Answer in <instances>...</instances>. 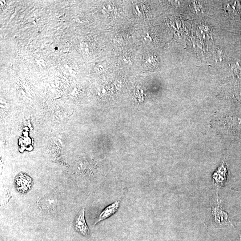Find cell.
I'll use <instances>...</instances> for the list:
<instances>
[{"instance_id":"cell-1","label":"cell","mask_w":241,"mask_h":241,"mask_svg":"<svg viewBox=\"0 0 241 241\" xmlns=\"http://www.w3.org/2000/svg\"><path fill=\"white\" fill-rule=\"evenodd\" d=\"M74 227L78 233L84 236H88L89 230L85 218V207H83L78 212L74 220Z\"/></svg>"},{"instance_id":"cell-2","label":"cell","mask_w":241,"mask_h":241,"mask_svg":"<svg viewBox=\"0 0 241 241\" xmlns=\"http://www.w3.org/2000/svg\"><path fill=\"white\" fill-rule=\"evenodd\" d=\"M120 201V199H118V200L114 203L106 207L100 213L98 219L94 223V226L100 223V222L108 219L116 213L119 208Z\"/></svg>"},{"instance_id":"cell-3","label":"cell","mask_w":241,"mask_h":241,"mask_svg":"<svg viewBox=\"0 0 241 241\" xmlns=\"http://www.w3.org/2000/svg\"><path fill=\"white\" fill-rule=\"evenodd\" d=\"M217 205L212 206V211L214 217L215 222L219 224L226 223L228 222V215L222 210V207L217 200Z\"/></svg>"},{"instance_id":"cell-4","label":"cell","mask_w":241,"mask_h":241,"mask_svg":"<svg viewBox=\"0 0 241 241\" xmlns=\"http://www.w3.org/2000/svg\"><path fill=\"white\" fill-rule=\"evenodd\" d=\"M227 173V169L223 164L213 175V184L217 186L218 189L224 185L226 182Z\"/></svg>"},{"instance_id":"cell-5","label":"cell","mask_w":241,"mask_h":241,"mask_svg":"<svg viewBox=\"0 0 241 241\" xmlns=\"http://www.w3.org/2000/svg\"><path fill=\"white\" fill-rule=\"evenodd\" d=\"M56 201L53 197H48L42 199L40 202L41 208L45 211H51L55 208Z\"/></svg>"},{"instance_id":"cell-6","label":"cell","mask_w":241,"mask_h":241,"mask_svg":"<svg viewBox=\"0 0 241 241\" xmlns=\"http://www.w3.org/2000/svg\"><path fill=\"white\" fill-rule=\"evenodd\" d=\"M22 177V176H19V179H17V182L16 181V185H17L18 189L24 192L27 191L31 187V181L30 179Z\"/></svg>"},{"instance_id":"cell-7","label":"cell","mask_w":241,"mask_h":241,"mask_svg":"<svg viewBox=\"0 0 241 241\" xmlns=\"http://www.w3.org/2000/svg\"><path fill=\"white\" fill-rule=\"evenodd\" d=\"M156 58H154V56H151V57H149V58H148L147 60V63L148 66H149L148 67H150V66H151V68H155L156 67L155 65L152 63V62H156ZM153 63H154V62H153Z\"/></svg>"}]
</instances>
